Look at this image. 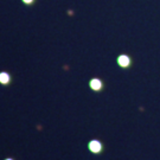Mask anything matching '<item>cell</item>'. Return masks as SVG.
I'll list each match as a JSON object with an SVG mask.
<instances>
[{"mask_svg":"<svg viewBox=\"0 0 160 160\" xmlns=\"http://www.w3.org/2000/svg\"><path fill=\"white\" fill-rule=\"evenodd\" d=\"M118 63H119V65H120L121 68H128L131 65L132 60H131V58L127 55H121L118 58Z\"/></svg>","mask_w":160,"mask_h":160,"instance_id":"7a4b0ae2","label":"cell"},{"mask_svg":"<svg viewBox=\"0 0 160 160\" xmlns=\"http://www.w3.org/2000/svg\"><path fill=\"white\" fill-rule=\"evenodd\" d=\"M90 88L94 89V90H100L102 88V82L97 78H94V80L90 81Z\"/></svg>","mask_w":160,"mask_h":160,"instance_id":"3957f363","label":"cell"},{"mask_svg":"<svg viewBox=\"0 0 160 160\" xmlns=\"http://www.w3.org/2000/svg\"><path fill=\"white\" fill-rule=\"evenodd\" d=\"M7 160H11V159H7Z\"/></svg>","mask_w":160,"mask_h":160,"instance_id":"8992f818","label":"cell"},{"mask_svg":"<svg viewBox=\"0 0 160 160\" xmlns=\"http://www.w3.org/2000/svg\"><path fill=\"white\" fill-rule=\"evenodd\" d=\"M24 1H25V2H27V4H29V2H31V1H32V0H24Z\"/></svg>","mask_w":160,"mask_h":160,"instance_id":"5b68a950","label":"cell"},{"mask_svg":"<svg viewBox=\"0 0 160 160\" xmlns=\"http://www.w3.org/2000/svg\"><path fill=\"white\" fill-rule=\"evenodd\" d=\"M89 149L93 153H100L102 151V143L97 140H93L89 142Z\"/></svg>","mask_w":160,"mask_h":160,"instance_id":"6da1fadb","label":"cell"},{"mask_svg":"<svg viewBox=\"0 0 160 160\" xmlns=\"http://www.w3.org/2000/svg\"><path fill=\"white\" fill-rule=\"evenodd\" d=\"M8 80H10V78H8V75H7L6 72H1V74H0V82H1V83H7Z\"/></svg>","mask_w":160,"mask_h":160,"instance_id":"277c9868","label":"cell"}]
</instances>
